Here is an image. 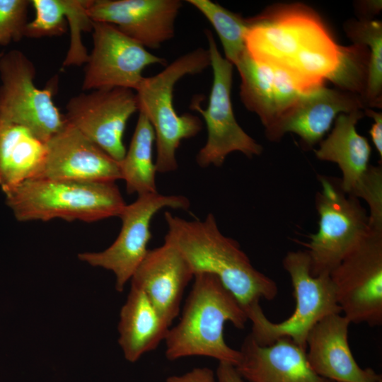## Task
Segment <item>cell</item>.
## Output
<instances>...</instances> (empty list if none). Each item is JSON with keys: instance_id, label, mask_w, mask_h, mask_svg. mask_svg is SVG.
<instances>
[{"instance_id": "8fae6325", "label": "cell", "mask_w": 382, "mask_h": 382, "mask_svg": "<svg viewBox=\"0 0 382 382\" xmlns=\"http://www.w3.org/2000/svg\"><path fill=\"white\" fill-rule=\"evenodd\" d=\"M35 67L18 50L0 57V120L28 128L38 139L47 142L66 123L55 105L53 86H35Z\"/></svg>"}, {"instance_id": "ba28073f", "label": "cell", "mask_w": 382, "mask_h": 382, "mask_svg": "<svg viewBox=\"0 0 382 382\" xmlns=\"http://www.w3.org/2000/svg\"><path fill=\"white\" fill-rule=\"evenodd\" d=\"M204 33L213 81L207 108L203 109L196 99L190 107L202 116L207 130L206 143L197 154L196 161L201 168L220 167L232 152L239 151L252 158L259 156L262 147L236 121L231 98L233 65L220 53L212 32L205 30Z\"/></svg>"}, {"instance_id": "603a6c76", "label": "cell", "mask_w": 382, "mask_h": 382, "mask_svg": "<svg viewBox=\"0 0 382 382\" xmlns=\"http://www.w3.org/2000/svg\"><path fill=\"white\" fill-rule=\"evenodd\" d=\"M46 156V143L30 130L0 120V187L4 192L39 178Z\"/></svg>"}, {"instance_id": "d6986e66", "label": "cell", "mask_w": 382, "mask_h": 382, "mask_svg": "<svg viewBox=\"0 0 382 382\" xmlns=\"http://www.w3.org/2000/svg\"><path fill=\"white\" fill-rule=\"evenodd\" d=\"M188 262L173 245L149 250L131 278L170 327L178 316L185 289L194 278Z\"/></svg>"}, {"instance_id": "d4e9b609", "label": "cell", "mask_w": 382, "mask_h": 382, "mask_svg": "<svg viewBox=\"0 0 382 382\" xmlns=\"http://www.w3.org/2000/svg\"><path fill=\"white\" fill-rule=\"evenodd\" d=\"M344 28L354 43L370 49L366 89L363 97L366 108L382 106V23L376 20L347 21Z\"/></svg>"}, {"instance_id": "7402d4cb", "label": "cell", "mask_w": 382, "mask_h": 382, "mask_svg": "<svg viewBox=\"0 0 382 382\" xmlns=\"http://www.w3.org/2000/svg\"><path fill=\"white\" fill-rule=\"evenodd\" d=\"M170 328L144 292L131 284L118 324V342L125 358L134 363L155 349L165 340Z\"/></svg>"}, {"instance_id": "277c9868", "label": "cell", "mask_w": 382, "mask_h": 382, "mask_svg": "<svg viewBox=\"0 0 382 382\" xmlns=\"http://www.w3.org/2000/svg\"><path fill=\"white\" fill-rule=\"evenodd\" d=\"M210 65L208 49L196 48L175 59L157 74L144 77L135 91L139 112L148 118L154 131L158 173L178 168L176 151L181 141L195 137L202 127L199 117L176 112L174 87L183 77L202 73Z\"/></svg>"}, {"instance_id": "5b68a950", "label": "cell", "mask_w": 382, "mask_h": 382, "mask_svg": "<svg viewBox=\"0 0 382 382\" xmlns=\"http://www.w3.org/2000/svg\"><path fill=\"white\" fill-rule=\"evenodd\" d=\"M282 265L291 280L295 310L287 319L276 323L265 316L260 303L253 305L245 311L252 323L250 335L262 346L289 338L306 350L307 337L313 328L327 316L341 313L342 311L330 274L313 276L306 251H289Z\"/></svg>"}, {"instance_id": "4dcf8cb0", "label": "cell", "mask_w": 382, "mask_h": 382, "mask_svg": "<svg viewBox=\"0 0 382 382\" xmlns=\"http://www.w3.org/2000/svg\"><path fill=\"white\" fill-rule=\"evenodd\" d=\"M166 382H218L216 374L208 367H196L180 375L168 376Z\"/></svg>"}, {"instance_id": "83f0119b", "label": "cell", "mask_w": 382, "mask_h": 382, "mask_svg": "<svg viewBox=\"0 0 382 382\" xmlns=\"http://www.w3.org/2000/svg\"><path fill=\"white\" fill-rule=\"evenodd\" d=\"M65 16L70 28V45L63 62V66L86 64L88 54L81 40L83 32H91L93 21L88 8L90 0H63Z\"/></svg>"}, {"instance_id": "e0dca14e", "label": "cell", "mask_w": 382, "mask_h": 382, "mask_svg": "<svg viewBox=\"0 0 382 382\" xmlns=\"http://www.w3.org/2000/svg\"><path fill=\"white\" fill-rule=\"evenodd\" d=\"M241 76L240 96L270 129L298 99L308 95L292 74L276 65L259 62L245 51L234 64Z\"/></svg>"}, {"instance_id": "ac0fdd59", "label": "cell", "mask_w": 382, "mask_h": 382, "mask_svg": "<svg viewBox=\"0 0 382 382\" xmlns=\"http://www.w3.org/2000/svg\"><path fill=\"white\" fill-rule=\"evenodd\" d=\"M364 109L361 96L323 86L301 96L265 135L269 140L277 141L286 133L293 132L306 148H311L322 141L340 114Z\"/></svg>"}, {"instance_id": "ffe728a7", "label": "cell", "mask_w": 382, "mask_h": 382, "mask_svg": "<svg viewBox=\"0 0 382 382\" xmlns=\"http://www.w3.org/2000/svg\"><path fill=\"white\" fill-rule=\"evenodd\" d=\"M349 320L340 313L327 316L311 330L306 340L307 360L319 376L337 382H381L371 369H362L348 343Z\"/></svg>"}, {"instance_id": "7a4b0ae2", "label": "cell", "mask_w": 382, "mask_h": 382, "mask_svg": "<svg viewBox=\"0 0 382 382\" xmlns=\"http://www.w3.org/2000/svg\"><path fill=\"white\" fill-rule=\"evenodd\" d=\"M247 315L235 296L215 276L197 273L186 299L180 321L170 328L166 357L175 361L187 357H207L236 366L239 350L229 347L224 337L226 323L243 329Z\"/></svg>"}, {"instance_id": "44dd1931", "label": "cell", "mask_w": 382, "mask_h": 382, "mask_svg": "<svg viewBox=\"0 0 382 382\" xmlns=\"http://www.w3.org/2000/svg\"><path fill=\"white\" fill-rule=\"evenodd\" d=\"M235 366L244 382H328L311 367L306 350L289 338L262 346L249 334Z\"/></svg>"}, {"instance_id": "4fadbf2b", "label": "cell", "mask_w": 382, "mask_h": 382, "mask_svg": "<svg viewBox=\"0 0 382 382\" xmlns=\"http://www.w3.org/2000/svg\"><path fill=\"white\" fill-rule=\"evenodd\" d=\"M92 38L82 91L125 88L135 91L146 67L166 63L113 25L93 21Z\"/></svg>"}, {"instance_id": "3957f363", "label": "cell", "mask_w": 382, "mask_h": 382, "mask_svg": "<svg viewBox=\"0 0 382 382\" xmlns=\"http://www.w3.org/2000/svg\"><path fill=\"white\" fill-rule=\"evenodd\" d=\"M19 221L54 219L93 222L119 216L126 203L114 182L37 178L4 192Z\"/></svg>"}, {"instance_id": "e575fe53", "label": "cell", "mask_w": 382, "mask_h": 382, "mask_svg": "<svg viewBox=\"0 0 382 382\" xmlns=\"http://www.w3.org/2000/svg\"><path fill=\"white\" fill-rule=\"evenodd\" d=\"M1 54H0V57H1Z\"/></svg>"}, {"instance_id": "30bf717a", "label": "cell", "mask_w": 382, "mask_h": 382, "mask_svg": "<svg viewBox=\"0 0 382 382\" xmlns=\"http://www.w3.org/2000/svg\"><path fill=\"white\" fill-rule=\"evenodd\" d=\"M364 116L362 110L341 113L328 137L315 150L317 158L337 164L343 191L369 206V225L382 227V168L369 163L371 148L356 125Z\"/></svg>"}, {"instance_id": "6da1fadb", "label": "cell", "mask_w": 382, "mask_h": 382, "mask_svg": "<svg viewBox=\"0 0 382 382\" xmlns=\"http://www.w3.org/2000/svg\"><path fill=\"white\" fill-rule=\"evenodd\" d=\"M164 217L168 227L164 242L180 251L194 274L216 277L245 312L261 299L276 297V282L253 266L236 241L221 232L213 214L202 221L185 220L168 212Z\"/></svg>"}, {"instance_id": "9c48e42d", "label": "cell", "mask_w": 382, "mask_h": 382, "mask_svg": "<svg viewBox=\"0 0 382 382\" xmlns=\"http://www.w3.org/2000/svg\"><path fill=\"white\" fill-rule=\"evenodd\" d=\"M337 302L351 323H382V228L366 234L330 274Z\"/></svg>"}, {"instance_id": "4316f807", "label": "cell", "mask_w": 382, "mask_h": 382, "mask_svg": "<svg viewBox=\"0 0 382 382\" xmlns=\"http://www.w3.org/2000/svg\"><path fill=\"white\" fill-rule=\"evenodd\" d=\"M368 46L353 43L341 47L339 64L329 78L341 91L364 96L369 76L370 49Z\"/></svg>"}, {"instance_id": "2e32d148", "label": "cell", "mask_w": 382, "mask_h": 382, "mask_svg": "<svg viewBox=\"0 0 382 382\" xmlns=\"http://www.w3.org/2000/svg\"><path fill=\"white\" fill-rule=\"evenodd\" d=\"M46 145V160L39 178L85 182L122 180L120 163L66 122Z\"/></svg>"}, {"instance_id": "f1b7e54d", "label": "cell", "mask_w": 382, "mask_h": 382, "mask_svg": "<svg viewBox=\"0 0 382 382\" xmlns=\"http://www.w3.org/2000/svg\"><path fill=\"white\" fill-rule=\"evenodd\" d=\"M30 4L35 11V17L26 24L24 37H56L66 33L68 24L63 0H32Z\"/></svg>"}, {"instance_id": "1f68e13d", "label": "cell", "mask_w": 382, "mask_h": 382, "mask_svg": "<svg viewBox=\"0 0 382 382\" xmlns=\"http://www.w3.org/2000/svg\"><path fill=\"white\" fill-rule=\"evenodd\" d=\"M364 115L371 117L374 123L372 124L369 130L372 142L381 158H382V113L376 112L369 108H366Z\"/></svg>"}, {"instance_id": "cb8c5ba5", "label": "cell", "mask_w": 382, "mask_h": 382, "mask_svg": "<svg viewBox=\"0 0 382 382\" xmlns=\"http://www.w3.org/2000/svg\"><path fill=\"white\" fill-rule=\"evenodd\" d=\"M155 134L148 118L139 112L128 150L120 161L122 180L128 194L157 192L156 166L153 160Z\"/></svg>"}, {"instance_id": "484cf974", "label": "cell", "mask_w": 382, "mask_h": 382, "mask_svg": "<svg viewBox=\"0 0 382 382\" xmlns=\"http://www.w3.org/2000/svg\"><path fill=\"white\" fill-rule=\"evenodd\" d=\"M209 21L221 42L225 58L234 65L245 51L248 20L210 0H187Z\"/></svg>"}, {"instance_id": "836d02e7", "label": "cell", "mask_w": 382, "mask_h": 382, "mask_svg": "<svg viewBox=\"0 0 382 382\" xmlns=\"http://www.w3.org/2000/svg\"><path fill=\"white\" fill-rule=\"evenodd\" d=\"M358 10L364 17L361 19L370 20V18L378 13L381 9V1H363L357 3Z\"/></svg>"}, {"instance_id": "9a60e30c", "label": "cell", "mask_w": 382, "mask_h": 382, "mask_svg": "<svg viewBox=\"0 0 382 382\" xmlns=\"http://www.w3.org/2000/svg\"><path fill=\"white\" fill-rule=\"evenodd\" d=\"M179 0H90L88 12L94 22L117 27L143 47L158 49L174 37Z\"/></svg>"}, {"instance_id": "f546056e", "label": "cell", "mask_w": 382, "mask_h": 382, "mask_svg": "<svg viewBox=\"0 0 382 382\" xmlns=\"http://www.w3.org/2000/svg\"><path fill=\"white\" fill-rule=\"evenodd\" d=\"M30 1L0 0V45H8L24 37Z\"/></svg>"}, {"instance_id": "d6a6232c", "label": "cell", "mask_w": 382, "mask_h": 382, "mask_svg": "<svg viewBox=\"0 0 382 382\" xmlns=\"http://www.w3.org/2000/svg\"><path fill=\"white\" fill-rule=\"evenodd\" d=\"M215 374L218 382H244L235 366L228 363L219 362Z\"/></svg>"}, {"instance_id": "8992f818", "label": "cell", "mask_w": 382, "mask_h": 382, "mask_svg": "<svg viewBox=\"0 0 382 382\" xmlns=\"http://www.w3.org/2000/svg\"><path fill=\"white\" fill-rule=\"evenodd\" d=\"M318 177L321 186L316 196L318 230L303 243L314 277L330 274L369 228L366 210L359 199L343 191L340 179Z\"/></svg>"}, {"instance_id": "7c38bea8", "label": "cell", "mask_w": 382, "mask_h": 382, "mask_svg": "<svg viewBox=\"0 0 382 382\" xmlns=\"http://www.w3.org/2000/svg\"><path fill=\"white\" fill-rule=\"evenodd\" d=\"M190 200L183 195H164L158 192L138 196L126 204L119 217L122 227L114 243L100 252L82 253L80 260L113 272L115 289L122 292L146 256L151 238L150 225L154 215L163 208L187 209Z\"/></svg>"}, {"instance_id": "5bb4252c", "label": "cell", "mask_w": 382, "mask_h": 382, "mask_svg": "<svg viewBox=\"0 0 382 382\" xmlns=\"http://www.w3.org/2000/svg\"><path fill=\"white\" fill-rule=\"evenodd\" d=\"M64 119L118 162L126 153L123 136L130 117L139 111L133 90H93L71 98Z\"/></svg>"}, {"instance_id": "52a82bcc", "label": "cell", "mask_w": 382, "mask_h": 382, "mask_svg": "<svg viewBox=\"0 0 382 382\" xmlns=\"http://www.w3.org/2000/svg\"><path fill=\"white\" fill-rule=\"evenodd\" d=\"M247 20L248 53L257 62L281 67L330 35L317 13L299 3L274 4Z\"/></svg>"}]
</instances>
